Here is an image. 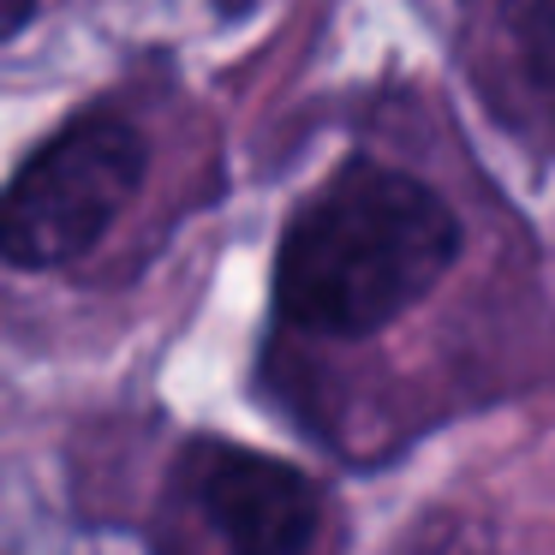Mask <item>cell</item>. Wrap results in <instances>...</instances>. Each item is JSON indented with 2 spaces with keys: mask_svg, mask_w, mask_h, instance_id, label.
<instances>
[{
  "mask_svg": "<svg viewBox=\"0 0 555 555\" xmlns=\"http://www.w3.org/2000/svg\"><path fill=\"white\" fill-rule=\"evenodd\" d=\"M460 257V216L424 180L383 162H347L293 216L275 251L281 323L364 340L424 305Z\"/></svg>",
  "mask_w": 555,
  "mask_h": 555,
  "instance_id": "6da1fadb",
  "label": "cell"
},
{
  "mask_svg": "<svg viewBox=\"0 0 555 555\" xmlns=\"http://www.w3.org/2000/svg\"><path fill=\"white\" fill-rule=\"evenodd\" d=\"M495 30L526 108L555 120V0H495Z\"/></svg>",
  "mask_w": 555,
  "mask_h": 555,
  "instance_id": "277c9868",
  "label": "cell"
},
{
  "mask_svg": "<svg viewBox=\"0 0 555 555\" xmlns=\"http://www.w3.org/2000/svg\"><path fill=\"white\" fill-rule=\"evenodd\" d=\"M144 168V132L120 114H85L66 126L0 192V263L61 269L85 257L126 216Z\"/></svg>",
  "mask_w": 555,
  "mask_h": 555,
  "instance_id": "7a4b0ae2",
  "label": "cell"
},
{
  "mask_svg": "<svg viewBox=\"0 0 555 555\" xmlns=\"http://www.w3.org/2000/svg\"><path fill=\"white\" fill-rule=\"evenodd\" d=\"M180 483L221 555H311L323 538V490L275 454L233 442H192Z\"/></svg>",
  "mask_w": 555,
  "mask_h": 555,
  "instance_id": "3957f363",
  "label": "cell"
},
{
  "mask_svg": "<svg viewBox=\"0 0 555 555\" xmlns=\"http://www.w3.org/2000/svg\"><path fill=\"white\" fill-rule=\"evenodd\" d=\"M30 13H37V0H0V37H13Z\"/></svg>",
  "mask_w": 555,
  "mask_h": 555,
  "instance_id": "5b68a950",
  "label": "cell"
}]
</instances>
